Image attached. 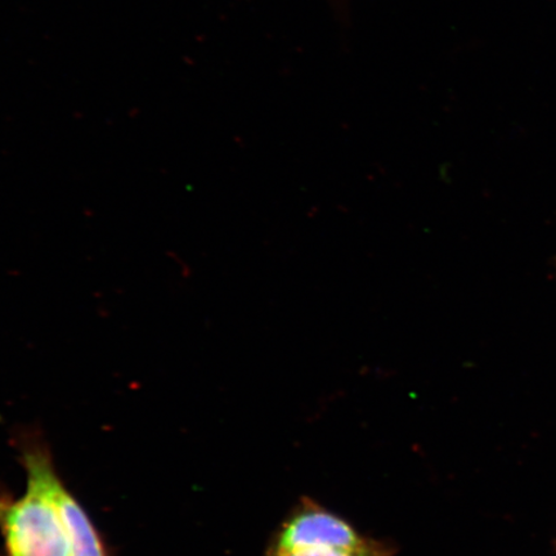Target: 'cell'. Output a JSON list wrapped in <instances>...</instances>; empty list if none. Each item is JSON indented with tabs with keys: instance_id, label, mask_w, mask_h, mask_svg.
<instances>
[{
	"instance_id": "obj_2",
	"label": "cell",
	"mask_w": 556,
	"mask_h": 556,
	"mask_svg": "<svg viewBox=\"0 0 556 556\" xmlns=\"http://www.w3.org/2000/svg\"><path fill=\"white\" fill-rule=\"evenodd\" d=\"M266 556H394L393 547L364 536L350 521L303 498L270 540Z\"/></svg>"
},
{
	"instance_id": "obj_1",
	"label": "cell",
	"mask_w": 556,
	"mask_h": 556,
	"mask_svg": "<svg viewBox=\"0 0 556 556\" xmlns=\"http://www.w3.org/2000/svg\"><path fill=\"white\" fill-rule=\"evenodd\" d=\"M26 491L0 486L2 556H111L99 528L61 478L50 444L34 429L16 434Z\"/></svg>"
}]
</instances>
